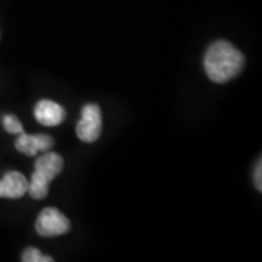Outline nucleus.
Listing matches in <instances>:
<instances>
[{
    "label": "nucleus",
    "mask_w": 262,
    "mask_h": 262,
    "mask_svg": "<svg viewBox=\"0 0 262 262\" xmlns=\"http://www.w3.org/2000/svg\"><path fill=\"white\" fill-rule=\"evenodd\" d=\"M64 162L60 155L54 151H46L35 162V170L32 173L31 182H28V194L31 198L42 200L48 195V188L51 181L60 175Z\"/></svg>",
    "instance_id": "nucleus-2"
},
{
    "label": "nucleus",
    "mask_w": 262,
    "mask_h": 262,
    "mask_svg": "<svg viewBox=\"0 0 262 262\" xmlns=\"http://www.w3.org/2000/svg\"><path fill=\"white\" fill-rule=\"evenodd\" d=\"M253 181H255V187L258 188V191H262V162L259 160L256 168H255V175H253Z\"/></svg>",
    "instance_id": "nucleus-10"
},
{
    "label": "nucleus",
    "mask_w": 262,
    "mask_h": 262,
    "mask_svg": "<svg viewBox=\"0 0 262 262\" xmlns=\"http://www.w3.org/2000/svg\"><path fill=\"white\" fill-rule=\"evenodd\" d=\"M28 192V181L19 172H8L0 179V196L20 198Z\"/></svg>",
    "instance_id": "nucleus-7"
},
{
    "label": "nucleus",
    "mask_w": 262,
    "mask_h": 262,
    "mask_svg": "<svg viewBox=\"0 0 262 262\" xmlns=\"http://www.w3.org/2000/svg\"><path fill=\"white\" fill-rule=\"evenodd\" d=\"M3 127L10 134H20L24 133V127L15 115H5L3 118Z\"/></svg>",
    "instance_id": "nucleus-9"
},
{
    "label": "nucleus",
    "mask_w": 262,
    "mask_h": 262,
    "mask_svg": "<svg viewBox=\"0 0 262 262\" xmlns=\"http://www.w3.org/2000/svg\"><path fill=\"white\" fill-rule=\"evenodd\" d=\"M53 146H54V140L47 134L31 136L27 133H20L15 141L16 150L24 155H28V156H35L38 151H48Z\"/></svg>",
    "instance_id": "nucleus-5"
},
{
    "label": "nucleus",
    "mask_w": 262,
    "mask_h": 262,
    "mask_svg": "<svg viewBox=\"0 0 262 262\" xmlns=\"http://www.w3.org/2000/svg\"><path fill=\"white\" fill-rule=\"evenodd\" d=\"M35 229L41 236L53 237V236H61L70 230V222L61 211L57 208H44L35 222Z\"/></svg>",
    "instance_id": "nucleus-4"
},
{
    "label": "nucleus",
    "mask_w": 262,
    "mask_h": 262,
    "mask_svg": "<svg viewBox=\"0 0 262 262\" xmlns=\"http://www.w3.org/2000/svg\"><path fill=\"white\" fill-rule=\"evenodd\" d=\"M34 115L39 124H42L46 127H56L64 121L66 111L61 105L44 99L35 105Z\"/></svg>",
    "instance_id": "nucleus-6"
},
{
    "label": "nucleus",
    "mask_w": 262,
    "mask_h": 262,
    "mask_svg": "<svg viewBox=\"0 0 262 262\" xmlns=\"http://www.w3.org/2000/svg\"><path fill=\"white\" fill-rule=\"evenodd\" d=\"M244 54L227 41H217L207 50L204 69L207 76L215 83H226L242 72Z\"/></svg>",
    "instance_id": "nucleus-1"
},
{
    "label": "nucleus",
    "mask_w": 262,
    "mask_h": 262,
    "mask_svg": "<svg viewBox=\"0 0 262 262\" xmlns=\"http://www.w3.org/2000/svg\"><path fill=\"white\" fill-rule=\"evenodd\" d=\"M22 261L24 262H53L54 259L48 255H42L37 248H28L22 253Z\"/></svg>",
    "instance_id": "nucleus-8"
},
{
    "label": "nucleus",
    "mask_w": 262,
    "mask_h": 262,
    "mask_svg": "<svg viewBox=\"0 0 262 262\" xmlns=\"http://www.w3.org/2000/svg\"><path fill=\"white\" fill-rule=\"evenodd\" d=\"M102 131V113L96 103H88L82 110V117L76 125V134L82 141L94 143Z\"/></svg>",
    "instance_id": "nucleus-3"
}]
</instances>
